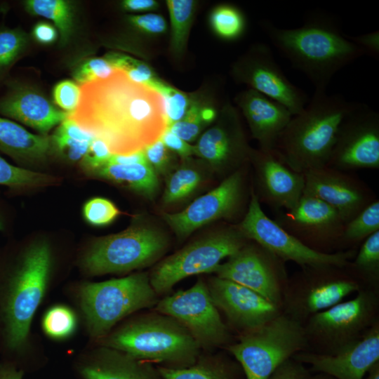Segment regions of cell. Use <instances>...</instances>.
Segmentation results:
<instances>
[{
  "instance_id": "6da1fadb",
  "label": "cell",
  "mask_w": 379,
  "mask_h": 379,
  "mask_svg": "<svg viewBox=\"0 0 379 379\" xmlns=\"http://www.w3.org/2000/svg\"><path fill=\"white\" fill-rule=\"evenodd\" d=\"M80 87L79 105L68 118L102 140L112 154L143 150L168 128L162 96L121 70Z\"/></svg>"
},
{
  "instance_id": "7a4b0ae2",
  "label": "cell",
  "mask_w": 379,
  "mask_h": 379,
  "mask_svg": "<svg viewBox=\"0 0 379 379\" xmlns=\"http://www.w3.org/2000/svg\"><path fill=\"white\" fill-rule=\"evenodd\" d=\"M260 26L272 44L308 78L315 91H326L339 70L366 55L346 37L337 17L322 10L308 11L297 28L278 27L270 20H262Z\"/></svg>"
},
{
  "instance_id": "3957f363",
  "label": "cell",
  "mask_w": 379,
  "mask_h": 379,
  "mask_svg": "<svg viewBox=\"0 0 379 379\" xmlns=\"http://www.w3.org/2000/svg\"><path fill=\"white\" fill-rule=\"evenodd\" d=\"M51 267V249L45 241L11 260H0V350L4 354L11 356L23 350Z\"/></svg>"
},
{
  "instance_id": "277c9868",
  "label": "cell",
  "mask_w": 379,
  "mask_h": 379,
  "mask_svg": "<svg viewBox=\"0 0 379 379\" xmlns=\"http://www.w3.org/2000/svg\"><path fill=\"white\" fill-rule=\"evenodd\" d=\"M354 104L342 94L314 90L309 103L280 134L274 153L297 173L326 166L339 127Z\"/></svg>"
},
{
  "instance_id": "5b68a950",
  "label": "cell",
  "mask_w": 379,
  "mask_h": 379,
  "mask_svg": "<svg viewBox=\"0 0 379 379\" xmlns=\"http://www.w3.org/2000/svg\"><path fill=\"white\" fill-rule=\"evenodd\" d=\"M100 343L157 366L173 369L192 366L202 352L177 320L154 310L125 321L101 338Z\"/></svg>"
},
{
  "instance_id": "8992f818",
  "label": "cell",
  "mask_w": 379,
  "mask_h": 379,
  "mask_svg": "<svg viewBox=\"0 0 379 379\" xmlns=\"http://www.w3.org/2000/svg\"><path fill=\"white\" fill-rule=\"evenodd\" d=\"M241 366L246 379H267L284 362L307 350L303 325L284 313L259 328L235 335L223 349Z\"/></svg>"
},
{
  "instance_id": "52a82bcc",
  "label": "cell",
  "mask_w": 379,
  "mask_h": 379,
  "mask_svg": "<svg viewBox=\"0 0 379 379\" xmlns=\"http://www.w3.org/2000/svg\"><path fill=\"white\" fill-rule=\"evenodd\" d=\"M158 297L147 272L85 283L79 290L81 306L88 331L99 340L124 317L142 309L154 307L159 300Z\"/></svg>"
},
{
  "instance_id": "ba28073f",
  "label": "cell",
  "mask_w": 379,
  "mask_h": 379,
  "mask_svg": "<svg viewBox=\"0 0 379 379\" xmlns=\"http://www.w3.org/2000/svg\"><path fill=\"white\" fill-rule=\"evenodd\" d=\"M379 322V291L362 288L354 296L318 312L303 324L307 350L333 354Z\"/></svg>"
},
{
  "instance_id": "9c48e42d",
  "label": "cell",
  "mask_w": 379,
  "mask_h": 379,
  "mask_svg": "<svg viewBox=\"0 0 379 379\" xmlns=\"http://www.w3.org/2000/svg\"><path fill=\"white\" fill-rule=\"evenodd\" d=\"M362 288L346 265L302 267L288 278L282 298V312L303 325L312 315Z\"/></svg>"
},
{
  "instance_id": "30bf717a",
  "label": "cell",
  "mask_w": 379,
  "mask_h": 379,
  "mask_svg": "<svg viewBox=\"0 0 379 379\" xmlns=\"http://www.w3.org/2000/svg\"><path fill=\"white\" fill-rule=\"evenodd\" d=\"M247 240L238 229H227L194 241L154 265L149 273L151 286L159 296L168 293L187 277L213 273L225 258L237 252Z\"/></svg>"
},
{
  "instance_id": "8fae6325",
  "label": "cell",
  "mask_w": 379,
  "mask_h": 379,
  "mask_svg": "<svg viewBox=\"0 0 379 379\" xmlns=\"http://www.w3.org/2000/svg\"><path fill=\"white\" fill-rule=\"evenodd\" d=\"M167 248L166 238L158 230L133 227L96 240L82 264L92 275L128 272L152 265Z\"/></svg>"
},
{
  "instance_id": "7c38bea8",
  "label": "cell",
  "mask_w": 379,
  "mask_h": 379,
  "mask_svg": "<svg viewBox=\"0 0 379 379\" xmlns=\"http://www.w3.org/2000/svg\"><path fill=\"white\" fill-rule=\"evenodd\" d=\"M153 310L177 320L204 352L223 350L235 340L211 298L206 281L201 277L191 288L159 300Z\"/></svg>"
},
{
  "instance_id": "4fadbf2b",
  "label": "cell",
  "mask_w": 379,
  "mask_h": 379,
  "mask_svg": "<svg viewBox=\"0 0 379 379\" xmlns=\"http://www.w3.org/2000/svg\"><path fill=\"white\" fill-rule=\"evenodd\" d=\"M238 230L248 240L255 241L284 262L292 261L300 267L321 265L345 266L357 251L347 249L324 253L310 248L264 213L254 190L251 191L247 212Z\"/></svg>"
},
{
  "instance_id": "5bb4252c",
  "label": "cell",
  "mask_w": 379,
  "mask_h": 379,
  "mask_svg": "<svg viewBox=\"0 0 379 379\" xmlns=\"http://www.w3.org/2000/svg\"><path fill=\"white\" fill-rule=\"evenodd\" d=\"M327 166L347 171L379 168V113L354 102L343 120Z\"/></svg>"
},
{
  "instance_id": "9a60e30c",
  "label": "cell",
  "mask_w": 379,
  "mask_h": 379,
  "mask_svg": "<svg viewBox=\"0 0 379 379\" xmlns=\"http://www.w3.org/2000/svg\"><path fill=\"white\" fill-rule=\"evenodd\" d=\"M285 263L253 241L246 243L225 262L220 263L213 273L218 277L257 292L281 308L283 293L288 278Z\"/></svg>"
},
{
  "instance_id": "2e32d148",
  "label": "cell",
  "mask_w": 379,
  "mask_h": 379,
  "mask_svg": "<svg viewBox=\"0 0 379 379\" xmlns=\"http://www.w3.org/2000/svg\"><path fill=\"white\" fill-rule=\"evenodd\" d=\"M232 74L237 81L285 106L293 116L307 104L306 93L287 78L267 44L252 46L233 65Z\"/></svg>"
},
{
  "instance_id": "e0dca14e",
  "label": "cell",
  "mask_w": 379,
  "mask_h": 379,
  "mask_svg": "<svg viewBox=\"0 0 379 379\" xmlns=\"http://www.w3.org/2000/svg\"><path fill=\"white\" fill-rule=\"evenodd\" d=\"M277 223L317 251L332 253L342 248L345 222L333 207L312 195L303 193Z\"/></svg>"
},
{
  "instance_id": "ac0fdd59",
  "label": "cell",
  "mask_w": 379,
  "mask_h": 379,
  "mask_svg": "<svg viewBox=\"0 0 379 379\" xmlns=\"http://www.w3.org/2000/svg\"><path fill=\"white\" fill-rule=\"evenodd\" d=\"M206 284L215 306L237 335L256 329L282 313L279 306L232 281L213 276Z\"/></svg>"
},
{
  "instance_id": "d6986e66",
  "label": "cell",
  "mask_w": 379,
  "mask_h": 379,
  "mask_svg": "<svg viewBox=\"0 0 379 379\" xmlns=\"http://www.w3.org/2000/svg\"><path fill=\"white\" fill-rule=\"evenodd\" d=\"M243 175L237 170L218 187L199 197L183 211L164 213L163 219L180 239L214 220L230 217L237 209L243 192Z\"/></svg>"
},
{
  "instance_id": "ffe728a7",
  "label": "cell",
  "mask_w": 379,
  "mask_h": 379,
  "mask_svg": "<svg viewBox=\"0 0 379 379\" xmlns=\"http://www.w3.org/2000/svg\"><path fill=\"white\" fill-rule=\"evenodd\" d=\"M293 359L310 365L312 373H326L335 379H364L370 368L379 361V322L335 354L302 351Z\"/></svg>"
},
{
  "instance_id": "44dd1931",
  "label": "cell",
  "mask_w": 379,
  "mask_h": 379,
  "mask_svg": "<svg viewBox=\"0 0 379 379\" xmlns=\"http://www.w3.org/2000/svg\"><path fill=\"white\" fill-rule=\"evenodd\" d=\"M304 176L303 193L333 207L345 222L374 201L363 183L344 171L326 166L309 171Z\"/></svg>"
},
{
  "instance_id": "7402d4cb",
  "label": "cell",
  "mask_w": 379,
  "mask_h": 379,
  "mask_svg": "<svg viewBox=\"0 0 379 379\" xmlns=\"http://www.w3.org/2000/svg\"><path fill=\"white\" fill-rule=\"evenodd\" d=\"M262 197L269 205L292 209L303 194L304 174L287 166L274 151L251 150Z\"/></svg>"
},
{
  "instance_id": "603a6c76",
  "label": "cell",
  "mask_w": 379,
  "mask_h": 379,
  "mask_svg": "<svg viewBox=\"0 0 379 379\" xmlns=\"http://www.w3.org/2000/svg\"><path fill=\"white\" fill-rule=\"evenodd\" d=\"M194 147L195 155L220 170L237 164L251 151L243 136L237 112L230 105H225L220 122L203 133Z\"/></svg>"
},
{
  "instance_id": "cb8c5ba5",
  "label": "cell",
  "mask_w": 379,
  "mask_h": 379,
  "mask_svg": "<svg viewBox=\"0 0 379 379\" xmlns=\"http://www.w3.org/2000/svg\"><path fill=\"white\" fill-rule=\"evenodd\" d=\"M7 90L0 97V115L19 121L46 134L69 117L58 110L44 96L15 81L6 83Z\"/></svg>"
},
{
  "instance_id": "d4e9b609",
  "label": "cell",
  "mask_w": 379,
  "mask_h": 379,
  "mask_svg": "<svg viewBox=\"0 0 379 379\" xmlns=\"http://www.w3.org/2000/svg\"><path fill=\"white\" fill-rule=\"evenodd\" d=\"M236 102L260 149L274 151L277 140L293 114L281 103L253 89L240 93Z\"/></svg>"
},
{
  "instance_id": "484cf974",
  "label": "cell",
  "mask_w": 379,
  "mask_h": 379,
  "mask_svg": "<svg viewBox=\"0 0 379 379\" xmlns=\"http://www.w3.org/2000/svg\"><path fill=\"white\" fill-rule=\"evenodd\" d=\"M85 379H164L157 366L102 346L80 368Z\"/></svg>"
},
{
  "instance_id": "4316f807",
  "label": "cell",
  "mask_w": 379,
  "mask_h": 379,
  "mask_svg": "<svg viewBox=\"0 0 379 379\" xmlns=\"http://www.w3.org/2000/svg\"><path fill=\"white\" fill-rule=\"evenodd\" d=\"M51 148V138L32 133L18 123L0 116V152L18 164L41 162Z\"/></svg>"
},
{
  "instance_id": "83f0119b",
  "label": "cell",
  "mask_w": 379,
  "mask_h": 379,
  "mask_svg": "<svg viewBox=\"0 0 379 379\" xmlns=\"http://www.w3.org/2000/svg\"><path fill=\"white\" fill-rule=\"evenodd\" d=\"M164 379H244L243 369L235 359L222 352L202 351L192 366L173 369L157 366Z\"/></svg>"
},
{
  "instance_id": "f1b7e54d",
  "label": "cell",
  "mask_w": 379,
  "mask_h": 379,
  "mask_svg": "<svg viewBox=\"0 0 379 379\" xmlns=\"http://www.w3.org/2000/svg\"><path fill=\"white\" fill-rule=\"evenodd\" d=\"M88 173L119 183L148 199H152L159 188L157 173L149 164H105Z\"/></svg>"
},
{
  "instance_id": "f546056e",
  "label": "cell",
  "mask_w": 379,
  "mask_h": 379,
  "mask_svg": "<svg viewBox=\"0 0 379 379\" xmlns=\"http://www.w3.org/2000/svg\"><path fill=\"white\" fill-rule=\"evenodd\" d=\"M346 267L364 288L379 291V231L364 240Z\"/></svg>"
},
{
  "instance_id": "4dcf8cb0",
  "label": "cell",
  "mask_w": 379,
  "mask_h": 379,
  "mask_svg": "<svg viewBox=\"0 0 379 379\" xmlns=\"http://www.w3.org/2000/svg\"><path fill=\"white\" fill-rule=\"evenodd\" d=\"M95 138L69 118L59 124L51 138L52 147L59 154L72 161H81Z\"/></svg>"
},
{
  "instance_id": "1f68e13d",
  "label": "cell",
  "mask_w": 379,
  "mask_h": 379,
  "mask_svg": "<svg viewBox=\"0 0 379 379\" xmlns=\"http://www.w3.org/2000/svg\"><path fill=\"white\" fill-rule=\"evenodd\" d=\"M24 5L29 13L52 20L59 32L61 42L68 41L73 28L69 2L64 0H27Z\"/></svg>"
},
{
  "instance_id": "d6a6232c",
  "label": "cell",
  "mask_w": 379,
  "mask_h": 379,
  "mask_svg": "<svg viewBox=\"0 0 379 379\" xmlns=\"http://www.w3.org/2000/svg\"><path fill=\"white\" fill-rule=\"evenodd\" d=\"M209 22L217 36L230 41L240 39L247 26L246 18L241 10L230 4H220L214 8Z\"/></svg>"
},
{
  "instance_id": "836d02e7",
  "label": "cell",
  "mask_w": 379,
  "mask_h": 379,
  "mask_svg": "<svg viewBox=\"0 0 379 379\" xmlns=\"http://www.w3.org/2000/svg\"><path fill=\"white\" fill-rule=\"evenodd\" d=\"M379 231V201L375 199L345 222L342 234V248L352 246ZM356 249V248H355Z\"/></svg>"
},
{
  "instance_id": "e575fe53",
  "label": "cell",
  "mask_w": 379,
  "mask_h": 379,
  "mask_svg": "<svg viewBox=\"0 0 379 379\" xmlns=\"http://www.w3.org/2000/svg\"><path fill=\"white\" fill-rule=\"evenodd\" d=\"M196 4L192 0L166 1L171 22V46L175 54L183 52Z\"/></svg>"
},
{
  "instance_id": "d590c367",
  "label": "cell",
  "mask_w": 379,
  "mask_h": 379,
  "mask_svg": "<svg viewBox=\"0 0 379 379\" xmlns=\"http://www.w3.org/2000/svg\"><path fill=\"white\" fill-rule=\"evenodd\" d=\"M216 116L217 112L212 106H206L197 100H192L183 118L168 128L185 141L192 142Z\"/></svg>"
},
{
  "instance_id": "8d00e7d4",
  "label": "cell",
  "mask_w": 379,
  "mask_h": 379,
  "mask_svg": "<svg viewBox=\"0 0 379 379\" xmlns=\"http://www.w3.org/2000/svg\"><path fill=\"white\" fill-rule=\"evenodd\" d=\"M55 178L49 175L16 166L0 156V185L12 191H22L32 187L53 183Z\"/></svg>"
},
{
  "instance_id": "74e56055",
  "label": "cell",
  "mask_w": 379,
  "mask_h": 379,
  "mask_svg": "<svg viewBox=\"0 0 379 379\" xmlns=\"http://www.w3.org/2000/svg\"><path fill=\"white\" fill-rule=\"evenodd\" d=\"M28 42L27 34L21 29L0 27V83L24 53Z\"/></svg>"
},
{
  "instance_id": "f35d334b",
  "label": "cell",
  "mask_w": 379,
  "mask_h": 379,
  "mask_svg": "<svg viewBox=\"0 0 379 379\" xmlns=\"http://www.w3.org/2000/svg\"><path fill=\"white\" fill-rule=\"evenodd\" d=\"M201 180L199 171L190 167H180L168 177L164 192L163 202L166 204L178 202L192 193Z\"/></svg>"
},
{
  "instance_id": "ab89813d",
  "label": "cell",
  "mask_w": 379,
  "mask_h": 379,
  "mask_svg": "<svg viewBox=\"0 0 379 379\" xmlns=\"http://www.w3.org/2000/svg\"><path fill=\"white\" fill-rule=\"evenodd\" d=\"M162 96L168 128L180 121L186 114L191 102L187 94L158 79L151 86Z\"/></svg>"
},
{
  "instance_id": "60d3db41",
  "label": "cell",
  "mask_w": 379,
  "mask_h": 379,
  "mask_svg": "<svg viewBox=\"0 0 379 379\" xmlns=\"http://www.w3.org/2000/svg\"><path fill=\"white\" fill-rule=\"evenodd\" d=\"M105 58L114 69L123 71L133 81L151 87L159 79L145 62L119 53H109Z\"/></svg>"
},
{
  "instance_id": "b9f144b4",
  "label": "cell",
  "mask_w": 379,
  "mask_h": 379,
  "mask_svg": "<svg viewBox=\"0 0 379 379\" xmlns=\"http://www.w3.org/2000/svg\"><path fill=\"white\" fill-rule=\"evenodd\" d=\"M77 319L74 312L65 306H55L46 313L43 328L46 333L57 339L65 338L74 331Z\"/></svg>"
},
{
  "instance_id": "7bdbcfd3",
  "label": "cell",
  "mask_w": 379,
  "mask_h": 379,
  "mask_svg": "<svg viewBox=\"0 0 379 379\" xmlns=\"http://www.w3.org/2000/svg\"><path fill=\"white\" fill-rule=\"evenodd\" d=\"M119 213V209L111 201L101 197L90 199L83 208L85 220L95 226L110 223Z\"/></svg>"
},
{
  "instance_id": "ee69618b",
  "label": "cell",
  "mask_w": 379,
  "mask_h": 379,
  "mask_svg": "<svg viewBox=\"0 0 379 379\" xmlns=\"http://www.w3.org/2000/svg\"><path fill=\"white\" fill-rule=\"evenodd\" d=\"M114 70L105 58H91L84 60L75 69L73 77L81 86L107 78Z\"/></svg>"
},
{
  "instance_id": "f6af8a7d",
  "label": "cell",
  "mask_w": 379,
  "mask_h": 379,
  "mask_svg": "<svg viewBox=\"0 0 379 379\" xmlns=\"http://www.w3.org/2000/svg\"><path fill=\"white\" fill-rule=\"evenodd\" d=\"M53 95L55 103L64 112L71 114L79 105L81 87L72 81L64 80L56 84Z\"/></svg>"
},
{
  "instance_id": "bcb514c9",
  "label": "cell",
  "mask_w": 379,
  "mask_h": 379,
  "mask_svg": "<svg viewBox=\"0 0 379 379\" xmlns=\"http://www.w3.org/2000/svg\"><path fill=\"white\" fill-rule=\"evenodd\" d=\"M147 163L154 171L160 174H165L170 167L171 156L169 149L159 139L148 145L143 149Z\"/></svg>"
},
{
  "instance_id": "7dc6e473",
  "label": "cell",
  "mask_w": 379,
  "mask_h": 379,
  "mask_svg": "<svg viewBox=\"0 0 379 379\" xmlns=\"http://www.w3.org/2000/svg\"><path fill=\"white\" fill-rule=\"evenodd\" d=\"M112 155L107 145L101 139L95 138L81 159V166L88 173L105 165Z\"/></svg>"
},
{
  "instance_id": "c3c4849f",
  "label": "cell",
  "mask_w": 379,
  "mask_h": 379,
  "mask_svg": "<svg viewBox=\"0 0 379 379\" xmlns=\"http://www.w3.org/2000/svg\"><path fill=\"white\" fill-rule=\"evenodd\" d=\"M128 21L136 29L147 34H161L167 29L164 18L157 13L131 15L128 16Z\"/></svg>"
},
{
  "instance_id": "681fc988",
  "label": "cell",
  "mask_w": 379,
  "mask_h": 379,
  "mask_svg": "<svg viewBox=\"0 0 379 379\" xmlns=\"http://www.w3.org/2000/svg\"><path fill=\"white\" fill-rule=\"evenodd\" d=\"M311 374L306 365L291 358L281 364L267 379H307Z\"/></svg>"
},
{
  "instance_id": "f907efd6",
  "label": "cell",
  "mask_w": 379,
  "mask_h": 379,
  "mask_svg": "<svg viewBox=\"0 0 379 379\" xmlns=\"http://www.w3.org/2000/svg\"><path fill=\"white\" fill-rule=\"evenodd\" d=\"M171 151L185 159L194 154V147L167 128L159 138Z\"/></svg>"
},
{
  "instance_id": "816d5d0a",
  "label": "cell",
  "mask_w": 379,
  "mask_h": 379,
  "mask_svg": "<svg viewBox=\"0 0 379 379\" xmlns=\"http://www.w3.org/2000/svg\"><path fill=\"white\" fill-rule=\"evenodd\" d=\"M346 37L361 48L366 53L374 58H379V31L375 30L366 34Z\"/></svg>"
},
{
  "instance_id": "f5cc1de1",
  "label": "cell",
  "mask_w": 379,
  "mask_h": 379,
  "mask_svg": "<svg viewBox=\"0 0 379 379\" xmlns=\"http://www.w3.org/2000/svg\"><path fill=\"white\" fill-rule=\"evenodd\" d=\"M32 34L36 41L43 44H51L58 37L56 28L46 22L36 24L33 29Z\"/></svg>"
},
{
  "instance_id": "db71d44e",
  "label": "cell",
  "mask_w": 379,
  "mask_h": 379,
  "mask_svg": "<svg viewBox=\"0 0 379 379\" xmlns=\"http://www.w3.org/2000/svg\"><path fill=\"white\" fill-rule=\"evenodd\" d=\"M138 164H148L143 150L125 154H112L106 164L131 165Z\"/></svg>"
},
{
  "instance_id": "11a10c76",
  "label": "cell",
  "mask_w": 379,
  "mask_h": 379,
  "mask_svg": "<svg viewBox=\"0 0 379 379\" xmlns=\"http://www.w3.org/2000/svg\"><path fill=\"white\" fill-rule=\"evenodd\" d=\"M121 7L128 11H151L158 8L159 3L154 0H124Z\"/></svg>"
},
{
  "instance_id": "9f6ffc18",
  "label": "cell",
  "mask_w": 379,
  "mask_h": 379,
  "mask_svg": "<svg viewBox=\"0 0 379 379\" xmlns=\"http://www.w3.org/2000/svg\"><path fill=\"white\" fill-rule=\"evenodd\" d=\"M23 371L18 370L15 365L10 361L0 364V379H22Z\"/></svg>"
},
{
  "instance_id": "6f0895ef",
  "label": "cell",
  "mask_w": 379,
  "mask_h": 379,
  "mask_svg": "<svg viewBox=\"0 0 379 379\" xmlns=\"http://www.w3.org/2000/svg\"><path fill=\"white\" fill-rule=\"evenodd\" d=\"M364 379H379V361L370 368Z\"/></svg>"
},
{
  "instance_id": "680465c9",
  "label": "cell",
  "mask_w": 379,
  "mask_h": 379,
  "mask_svg": "<svg viewBox=\"0 0 379 379\" xmlns=\"http://www.w3.org/2000/svg\"><path fill=\"white\" fill-rule=\"evenodd\" d=\"M307 379H335L331 375L322 373H312Z\"/></svg>"
},
{
  "instance_id": "91938a15",
  "label": "cell",
  "mask_w": 379,
  "mask_h": 379,
  "mask_svg": "<svg viewBox=\"0 0 379 379\" xmlns=\"http://www.w3.org/2000/svg\"><path fill=\"white\" fill-rule=\"evenodd\" d=\"M6 218L4 213V211L0 208V232H4V230H6Z\"/></svg>"
}]
</instances>
